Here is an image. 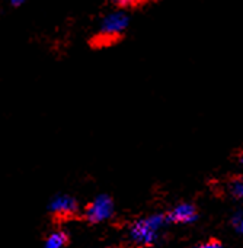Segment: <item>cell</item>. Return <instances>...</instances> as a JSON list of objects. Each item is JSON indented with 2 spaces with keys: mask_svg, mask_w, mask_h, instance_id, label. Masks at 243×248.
<instances>
[{
  "mask_svg": "<svg viewBox=\"0 0 243 248\" xmlns=\"http://www.w3.org/2000/svg\"><path fill=\"white\" fill-rule=\"evenodd\" d=\"M112 6H115L117 9H133L137 7L140 4H143L147 0H108Z\"/></svg>",
  "mask_w": 243,
  "mask_h": 248,
  "instance_id": "ba28073f",
  "label": "cell"
},
{
  "mask_svg": "<svg viewBox=\"0 0 243 248\" xmlns=\"http://www.w3.org/2000/svg\"><path fill=\"white\" fill-rule=\"evenodd\" d=\"M241 164H243V155L241 157Z\"/></svg>",
  "mask_w": 243,
  "mask_h": 248,
  "instance_id": "7c38bea8",
  "label": "cell"
},
{
  "mask_svg": "<svg viewBox=\"0 0 243 248\" xmlns=\"http://www.w3.org/2000/svg\"><path fill=\"white\" fill-rule=\"evenodd\" d=\"M232 227H233V230L238 234L243 235V211H238V212L233 214V217H232Z\"/></svg>",
  "mask_w": 243,
  "mask_h": 248,
  "instance_id": "9c48e42d",
  "label": "cell"
},
{
  "mask_svg": "<svg viewBox=\"0 0 243 248\" xmlns=\"http://www.w3.org/2000/svg\"><path fill=\"white\" fill-rule=\"evenodd\" d=\"M28 0H9V3H10V6H13V7H20L22 4H25Z\"/></svg>",
  "mask_w": 243,
  "mask_h": 248,
  "instance_id": "8fae6325",
  "label": "cell"
},
{
  "mask_svg": "<svg viewBox=\"0 0 243 248\" xmlns=\"http://www.w3.org/2000/svg\"><path fill=\"white\" fill-rule=\"evenodd\" d=\"M69 244H70V234L63 228L52 230L44 238L45 248H66Z\"/></svg>",
  "mask_w": 243,
  "mask_h": 248,
  "instance_id": "8992f818",
  "label": "cell"
},
{
  "mask_svg": "<svg viewBox=\"0 0 243 248\" xmlns=\"http://www.w3.org/2000/svg\"><path fill=\"white\" fill-rule=\"evenodd\" d=\"M223 246L220 241H217V240H208L207 243H203V244H200V247L203 248H220Z\"/></svg>",
  "mask_w": 243,
  "mask_h": 248,
  "instance_id": "30bf717a",
  "label": "cell"
},
{
  "mask_svg": "<svg viewBox=\"0 0 243 248\" xmlns=\"http://www.w3.org/2000/svg\"><path fill=\"white\" fill-rule=\"evenodd\" d=\"M168 225H191L198 221V211L190 202H181L166 214Z\"/></svg>",
  "mask_w": 243,
  "mask_h": 248,
  "instance_id": "5b68a950",
  "label": "cell"
},
{
  "mask_svg": "<svg viewBox=\"0 0 243 248\" xmlns=\"http://www.w3.org/2000/svg\"><path fill=\"white\" fill-rule=\"evenodd\" d=\"M229 192L233 198L243 201V176L242 177H236L230 182L229 185Z\"/></svg>",
  "mask_w": 243,
  "mask_h": 248,
  "instance_id": "52a82bcc",
  "label": "cell"
},
{
  "mask_svg": "<svg viewBox=\"0 0 243 248\" xmlns=\"http://www.w3.org/2000/svg\"><path fill=\"white\" fill-rule=\"evenodd\" d=\"M130 15L125 9H114L104 15V17L99 22V31L98 35L93 38L95 46L104 48L109 44L118 41L128 29L130 26Z\"/></svg>",
  "mask_w": 243,
  "mask_h": 248,
  "instance_id": "7a4b0ae2",
  "label": "cell"
},
{
  "mask_svg": "<svg viewBox=\"0 0 243 248\" xmlns=\"http://www.w3.org/2000/svg\"><path fill=\"white\" fill-rule=\"evenodd\" d=\"M48 214L55 222L64 224L80 218L82 206L80 202L73 195L57 193L48 202Z\"/></svg>",
  "mask_w": 243,
  "mask_h": 248,
  "instance_id": "277c9868",
  "label": "cell"
},
{
  "mask_svg": "<svg viewBox=\"0 0 243 248\" xmlns=\"http://www.w3.org/2000/svg\"><path fill=\"white\" fill-rule=\"evenodd\" d=\"M166 225V215L160 212L139 218L128 227V238L136 246L152 247L160 240L162 231Z\"/></svg>",
  "mask_w": 243,
  "mask_h": 248,
  "instance_id": "6da1fadb",
  "label": "cell"
},
{
  "mask_svg": "<svg viewBox=\"0 0 243 248\" xmlns=\"http://www.w3.org/2000/svg\"><path fill=\"white\" fill-rule=\"evenodd\" d=\"M115 215V202L108 193H99L82 208L80 219L89 225H102Z\"/></svg>",
  "mask_w": 243,
  "mask_h": 248,
  "instance_id": "3957f363",
  "label": "cell"
}]
</instances>
